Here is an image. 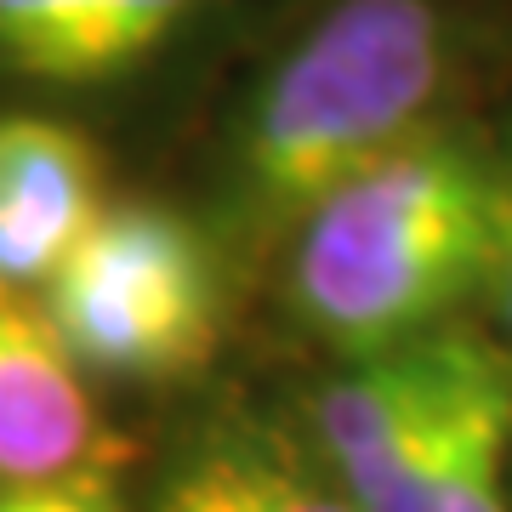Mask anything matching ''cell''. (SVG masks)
Listing matches in <instances>:
<instances>
[{
  "label": "cell",
  "mask_w": 512,
  "mask_h": 512,
  "mask_svg": "<svg viewBox=\"0 0 512 512\" xmlns=\"http://www.w3.org/2000/svg\"><path fill=\"white\" fill-rule=\"evenodd\" d=\"M234 268L200 217L160 200H109L35 308L86 376L188 382L217 359Z\"/></svg>",
  "instance_id": "3"
},
{
  "label": "cell",
  "mask_w": 512,
  "mask_h": 512,
  "mask_svg": "<svg viewBox=\"0 0 512 512\" xmlns=\"http://www.w3.org/2000/svg\"><path fill=\"white\" fill-rule=\"evenodd\" d=\"M490 18H495V29H501V46L512 52V0H490Z\"/></svg>",
  "instance_id": "11"
},
{
  "label": "cell",
  "mask_w": 512,
  "mask_h": 512,
  "mask_svg": "<svg viewBox=\"0 0 512 512\" xmlns=\"http://www.w3.org/2000/svg\"><path fill=\"white\" fill-rule=\"evenodd\" d=\"M410 512H512V353L467 319Z\"/></svg>",
  "instance_id": "8"
},
{
  "label": "cell",
  "mask_w": 512,
  "mask_h": 512,
  "mask_svg": "<svg viewBox=\"0 0 512 512\" xmlns=\"http://www.w3.org/2000/svg\"><path fill=\"white\" fill-rule=\"evenodd\" d=\"M222 0H0V74L46 92H103L154 69Z\"/></svg>",
  "instance_id": "5"
},
{
  "label": "cell",
  "mask_w": 512,
  "mask_h": 512,
  "mask_svg": "<svg viewBox=\"0 0 512 512\" xmlns=\"http://www.w3.org/2000/svg\"><path fill=\"white\" fill-rule=\"evenodd\" d=\"M507 52L490 0H325L245 80L211 177V239L234 274L285 251L296 222L410 137L467 120Z\"/></svg>",
  "instance_id": "1"
},
{
  "label": "cell",
  "mask_w": 512,
  "mask_h": 512,
  "mask_svg": "<svg viewBox=\"0 0 512 512\" xmlns=\"http://www.w3.org/2000/svg\"><path fill=\"white\" fill-rule=\"evenodd\" d=\"M484 154H490V188H484V285H478L473 325L495 348L512 353V97L495 120H484Z\"/></svg>",
  "instance_id": "9"
},
{
  "label": "cell",
  "mask_w": 512,
  "mask_h": 512,
  "mask_svg": "<svg viewBox=\"0 0 512 512\" xmlns=\"http://www.w3.org/2000/svg\"><path fill=\"white\" fill-rule=\"evenodd\" d=\"M148 512H359L330 478L296 410L222 399L183 427Z\"/></svg>",
  "instance_id": "4"
},
{
  "label": "cell",
  "mask_w": 512,
  "mask_h": 512,
  "mask_svg": "<svg viewBox=\"0 0 512 512\" xmlns=\"http://www.w3.org/2000/svg\"><path fill=\"white\" fill-rule=\"evenodd\" d=\"M484 120H450L330 188L285 239L279 285L330 359H370L467 325L484 285Z\"/></svg>",
  "instance_id": "2"
},
{
  "label": "cell",
  "mask_w": 512,
  "mask_h": 512,
  "mask_svg": "<svg viewBox=\"0 0 512 512\" xmlns=\"http://www.w3.org/2000/svg\"><path fill=\"white\" fill-rule=\"evenodd\" d=\"M109 205L97 148L46 114H0V296H40Z\"/></svg>",
  "instance_id": "6"
},
{
  "label": "cell",
  "mask_w": 512,
  "mask_h": 512,
  "mask_svg": "<svg viewBox=\"0 0 512 512\" xmlns=\"http://www.w3.org/2000/svg\"><path fill=\"white\" fill-rule=\"evenodd\" d=\"M0 512H131L114 467H80L40 484H0Z\"/></svg>",
  "instance_id": "10"
},
{
  "label": "cell",
  "mask_w": 512,
  "mask_h": 512,
  "mask_svg": "<svg viewBox=\"0 0 512 512\" xmlns=\"http://www.w3.org/2000/svg\"><path fill=\"white\" fill-rule=\"evenodd\" d=\"M109 461L86 370L29 296H0V484H40Z\"/></svg>",
  "instance_id": "7"
}]
</instances>
